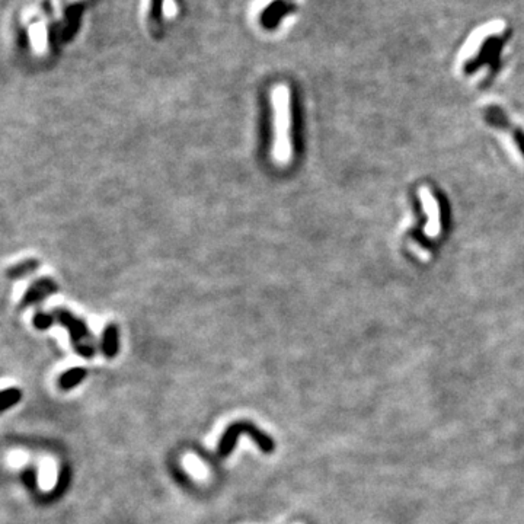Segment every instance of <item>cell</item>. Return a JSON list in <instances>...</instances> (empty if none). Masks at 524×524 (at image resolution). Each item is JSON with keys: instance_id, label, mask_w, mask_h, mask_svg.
I'll use <instances>...</instances> for the list:
<instances>
[{"instance_id": "cell-1", "label": "cell", "mask_w": 524, "mask_h": 524, "mask_svg": "<svg viewBox=\"0 0 524 524\" xmlns=\"http://www.w3.org/2000/svg\"><path fill=\"white\" fill-rule=\"evenodd\" d=\"M274 101V157L278 164H287L291 157L290 146V95L286 86H277L273 93Z\"/></svg>"}, {"instance_id": "cell-2", "label": "cell", "mask_w": 524, "mask_h": 524, "mask_svg": "<svg viewBox=\"0 0 524 524\" xmlns=\"http://www.w3.org/2000/svg\"><path fill=\"white\" fill-rule=\"evenodd\" d=\"M240 434L249 436L255 441V445H257L260 450L264 453H271L275 449V443L273 437L262 433L258 427H255L251 423L239 421L227 427L223 437L220 438L219 447H217V454L220 456V458H227V456L232 453Z\"/></svg>"}, {"instance_id": "cell-3", "label": "cell", "mask_w": 524, "mask_h": 524, "mask_svg": "<svg viewBox=\"0 0 524 524\" xmlns=\"http://www.w3.org/2000/svg\"><path fill=\"white\" fill-rule=\"evenodd\" d=\"M55 315L60 324L69 331L72 345L76 349V353L85 358L95 356V340H93L85 322L76 318L73 313L64 311V309H57V311H55Z\"/></svg>"}, {"instance_id": "cell-4", "label": "cell", "mask_w": 524, "mask_h": 524, "mask_svg": "<svg viewBox=\"0 0 524 524\" xmlns=\"http://www.w3.org/2000/svg\"><path fill=\"white\" fill-rule=\"evenodd\" d=\"M420 198L423 203V208L427 214V224H425V235L428 237H437L441 231V219H440V206L434 194L428 190V188L423 186L420 190Z\"/></svg>"}, {"instance_id": "cell-5", "label": "cell", "mask_w": 524, "mask_h": 524, "mask_svg": "<svg viewBox=\"0 0 524 524\" xmlns=\"http://www.w3.org/2000/svg\"><path fill=\"white\" fill-rule=\"evenodd\" d=\"M56 290H57V284L55 283V281H52L51 278H41L28 289V293H26V295L22 299V303L25 306L32 304L38 300L48 298L50 294L56 293Z\"/></svg>"}, {"instance_id": "cell-6", "label": "cell", "mask_w": 524, "mask_h": 524, "mask_svg": "<svg viewBox=\"0 0 524 524\" xmlns=\"http://www.w3.org/2000/svg\"><path fill=\"white\" fill-rule=\"evenodd\" d=\"M118 349H119L118 328L115 325H108L104 329V335H102V351L105 357L114 358L118 354Z\"/></svg>"}, {"instance_id": "cell-7", "label": "cell", "mask_w": 524, "mask_h": 524, "mask_svg": "<svg viewBox=\"0 0 524 524\" xmlns=\"http://www.w3.org/2000/svg\"><path fill=\"white\" fill-rule=\"evenodd\" d=\"M86 369L82 367H75L67 370L66 373L61 374V378L59 379V385L63 389V391H70V389L76 387L80 382H82L86 378Z\"/></svg>"}, {"instance_id": "cell-8", "label": "cell", "mask_w": 524, "mask_h": 524, "mask_svg": "<svg viewBox=\"0 0 524 524\" xmlns=\"http://www.w3.org/2000/svg\"><path fill=\"white\" fill-rule=\"evenodd\" d=\"M37 266H38V261H35V260L23 261L15 266H10L8 270V277L9 278H19L22 275H26V274L35 271Z\"/></svg>"}, {"instance_id": "cell-9", "label": "cell", "mask_w": 524, "mask_h": 524, "mask_svg": "<svg viewBox=\"0 0 524 524\" xmlns=\"http://www.w3.org/2000/svg\"><path fill=\"white\" fill-rule=\"evenodd\" d=\"M21 398H22V394L21 391H18V389L15 387L6 389V391H3L2 394V411H8L9 408L15 407L21 400Z\"/></svg>"}, {"instance_id": "cell-10", "label": "cell", "mask_w": 524, "mask_h": 524, "mask_svg": "<svg viewBox=\"0 0 524 524\" xmlns=\"http://www.w3.org/2000/svg\"><path fill=\"white\" fill-rule=\"evenodd\" d=\"M52 316L51 315H46V313H38L35 318H34V325L38 328V329H47L52 325Z\"/></svg>"}]
</instances>
